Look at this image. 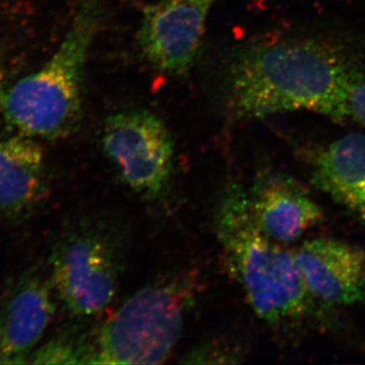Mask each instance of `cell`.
<instances>
[{
  "label": "cell",
  "mask_w": 365,
  "mask_h": 365,
  "mask_svg": "<svg viewBox=\"0 0 365 365\" xmlns=\"http://www.w3.org/2000/svg\"><path fill=\"white\" fill-rule=\"evenodd\" d=\"M348 117L365 126V81L359 76L354 81L348 98Z\"/></svg>",
  "instance_id": "cell-14"
},
{
  "label": "cell",
  "mask_w": 365,
  "mask_h": 365,
  "mask_svg": "<svg viewBox=\"0 0 365 365\" xmlns=\"http://www.w3.org/2000/svg\"><path fill=\"white\" fill-rule=\"evenodd\" d=\"M198 274L163 277L126 300L86 341V364H158L179 342L198 292Z\"/></svg>",
  "instance_id": "cell-4"
},
{
  "label": "cell",
  "mask_w": 365,
  "mask_h": 365,
  "mask_svg": "<svg viewBox=\"0 0 365 365\" xmlns=\"http://www.w3.org/2000/svg\"><path fill=\"white\" fill-rule=\"evenodd\" d=\"M33 356L34 364H86V341L53 340Z\"/></svg>",
  "instance_id": "cell-13"
},
{
  "label": "cell",
  "mask_w": 365,
  "mask_h": 365,
  "mask_svg": "<svg viewBox=\"0 0 365 365\" xmlns=\"http://www.w3.org/2000/svg\"><path fill=\"white\" fill-rule=\"evenodd\" d=\"M102 143L106 155L129 188L148 199L163 193L172 173L174 143L158 115L145 109L110 115Z\"/></svg>",
  "instance_id": "cell-5"
},
{
  "label": "cell",
  "mask_w": 365,
  "mask_h": 365,
  "mask_svg": "<svg viewBox=\"0 0 365 365\" xmlns=\"http://www.w3.org/2000/svg\"><path fill=\"white\" fill-rule=\"evenodd\" d=\"M302 279L314 299L328 306L365 302V251L339 240L319 237L295 251Z\"/></svg>",
  "instance_id": "cell-8"
},
{
  "label": "cell",
  "mask_w": 365,
  "mask_h": 365,
  "mask_svg": "<svg viewBox=\"0 0 365 365\" xmlns=\"http://www.w3.org/2000/svg\"><path fill=\"white\" fill-rule=\"evenodd\" d=\"M54 314L49 285L40 277L21 280L0 316V364H20L39 343Z\"/></svg>",
  "instance_id": "cell-10"
},
{
  "label": "cell",
  "mask_w": 365,
  "mask_h": 365,
  "mask_svg": "<svg viewBox=\"0 0 365 365\" xmlns=\"http://www.w3.org/2000/svg\"><path fill=\"white\" fill-rule=\"evenodd\" d=\"M313 181L365 223V134H348L319 151Z\"/></svg>",
  "instance_id": "cell-11"
},
{
  "label": "cell",
  "mask_w": 365,
  "mask_h": 365,
  "mask_svg": "<svg viewBox=\"0 0 365 365\" xmlns=\"http://www.w3.org/2000/svg\"><path fill=\"white\" fill-rule=\"evenodd\" d=\"M359 76L339 53L319 43H251L227 57L223 104L235 120L299 110L348 117L350 90Z\"/></svg>",
  "instance_id": "cell-1"
},
{
  "label": "cell",
  "mask_w": 365,
  "mask_h": 365,
  "mask_svg": "<svg viewBox=\"0 0 365 365\" xmlns=\"http://www.w3.org/2000/svg\"><path fill=\"white\" fill-rule=\"evenodd\" d=\"M247 196L257 227L280 244L297 241L324 217L323 210L306 190L281 173L262 175Z\"/></svg>",
  "instance_id": "cell-9"
},
{
  "label": "cell",
  "mask_w": 365,
  "mask_h": 365,
  "mask_svg": "<svg viewBox=\"0 0 365 365\" xmlns=\"http://www.w3.org/2000/svg\"><path fill=\"white\" fill-rule=\"evenodd\" d=\"M216 0H158L144 7L137 42L148 64L170 76L195 63Z\"/></svg>",
  "instance_id": "cell-7"
},
{
  "label": "cell",
  "mask_w": 365,
  "mask_h": 365,
  "mask_svg": "<svg viewBox=\"0 0 365 365\" xmlns=\"http://www.w3.org/2000/svg\"><path fill=\"white\" fill-rule=\"evenodd\" d=\"M44 153L31 137L0 140V209L20 215L32 207L44 189Z\"/></svg>",
  "instance_id": "cell-12"
},
{
  "label": "cell",
  "mask_w": 365,
  "mask_h": 365,
  "mask_svg": "<svg viewBox=\"0 0 365 365\" xmlns=\"http://www.w3.org/2000/svg\"><path fill=\"white\" fill-rule=\"evenodd\" d=\"M105 4L106 0H79L71 26L51 57L2 98L7 122L21 135L58 139L78 128L86 62L104 20Z\"/></svg>",
  "instance_id": "cell-3"
},
{
  "label": "cell",
  "mask_w": 365,
  "mask_h": 365,
  "mask_svg": "<svg viewBox=\"0 0 365 365\" xmlns=\"http://www.w3.org/2000/svg\"><path fill=\"white\" fill-rule=\"evenodd\" d=\"M51 265L55 289L76 316L101 313L116 294V257L111 245L93 230L64 237L53 252Z\"/></svg>",
  "instance_id": "cell-6"
},
{
  "label": "cell",
  "mask_w": 365,
  "mask_h": 365,
  "mask_svg": "<svg viewBox=\"0 0 365 365\" xmlns=\"http://www.w3.org/2000/svg\"><path fill=\"white\" fill-rule=\"evenodd\" d=\"M216 235L228 270L250 306L269 325L297 321L313 309L294 250L263 234L252 217L247 190L232 182L215 211Z\"/></svg>",
  "instance_id": "cell-2"
}]
</instances>
